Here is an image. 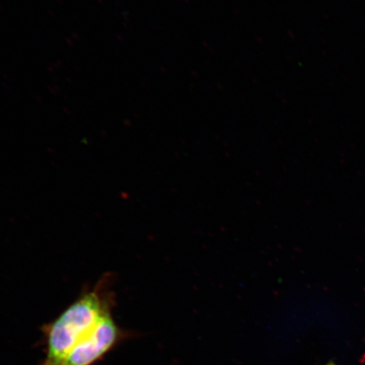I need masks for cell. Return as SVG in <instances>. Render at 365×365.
Returning <instances> with one entry per match:
<instances>
[{
  "label": "cell",
  "mask_w": 365,
  "mask_h": 365,
  "mask_svg": "<svg viewBox=\"0 0 365 365\" xmlns=\"http://www.w3.org/2000/svg\"><path fill=\"white\" fill-rule=\"evenodd\" d=\"M113 295L108 282L100 280L84 292L53 321L42 327L45 357L40 365H58L75 346L88 337L108 314Z\"/></svg>",
  "instance_id": "1"
},
{
  "label": "cell",
  "mask_w": 365,
  "mask_h": 365,
  "mask_svg": "<svg viewBox=\"0 0 365 365\" xmlns=\"http://www.w3.org/2000/svg\"><path fill=\"white\" fill-rule=\"evenodd\" d=\"M135 333L117 325L112 313L105 317L93 333L73 348L58 365H94Z\"/></svg>",
  "instance_id": "2"
},
{
  "label": "cell",
  "mask_w": 365,
  "mask_h": 365,
  "mask_svg": "<svg viewBox=\"0 0 365 365\" xmlns=\"http://www.w3.org/2000/svg\"><path fill=\"white\" fill-rule=\"evenodd\" d=\"M326 365H336V364L334 362L331 361V362L327 364Z\"/></svg>",
  "instance_id": "3"
}]
</instances>
